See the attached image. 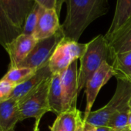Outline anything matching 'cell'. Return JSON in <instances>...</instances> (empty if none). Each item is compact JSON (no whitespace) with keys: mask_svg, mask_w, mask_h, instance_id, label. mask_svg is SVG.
<instances>
[{"mask_svg":"<svg viewBox=\"0 0 131 131\" xmlns=\"http://www.w3.org/2000/svg\"><path fill=\"white\" fill-rule=\"evenodd\" d=\"M63 39L62 29L54 36L37 42L29 56L18 67H26L34 70L44 67L49 63V59L58 43Z\"/></svg>","mask_w":131,"mask_h":131,"instance_id":"8992f818","label":"cell"},{"mask_svg":"<svg viewBox=\"0 0 131 131\" xmlns=\"http://www.w3.org/2000/svg\"><path fill=\"white\" fill-rule=\"evenodd\" d=\"M129 18H131V0H116L113 18L106 36L115 32Z\"/></svg>","mask_w":131,"mask_h":131,"instance_id":"ac0fdd59","label":"cell"},{"mask_svg":"<svg viewBox=\"0 0 131 131\" xmlns=\"http://www.w3.org/2000/svg\"><path fill=\"white\" fill-rule=\"evenodd\" d=\"M129 108H130V111H131V98L129 101Z\"/></svg>","mask_w":131,"mask_h":131,"instance_id":"f546056e","label":"cell"},{"mask_svg":"<svg viewBox=\"0 0 131 131\" xmlns=\"http://www.w3.org/2000/svg\"><path fill=\"white\" fill-rule=\"evenodd\" d=\"M60 30L59 12L56 9H47L43 8L32 36L39 41L51 37Z\"/></svg>","mask_w":131,"mask_h":131,"instance_id":"30bf717a","label":"cell"},{"mask_svg":"<svg viewBox=\"0 0 131 131\" xmlns=\"http://www.w3.org/2000/svg\"><path fill=\"white\" fill-rule=\"evenodd\" d=\"M113 77V69L108 62L102 64L100 69L88 80L85 86L86 107L83 115V122H86L89 115L92 112V107L101 88Z\"/></svg>","mask_w":131,"mask_h":131,"instance_id":"52a82bcc","label":"cell"},{"mask_svg":"<svg viewBox=\"0 0 131 131\" xmlns=\"http://www.w3.org/2000/svg\"><path fill=\"white\" fill-rule=\"evenodd\" d=\"M131 98V82L117 80L115 93L111 100L102 108L92 111L86 123L95 126H106L110 118L129 103Z\"/></svg>","mask_w":131,"mask_h":131,"instance_id":"3957f363","label":"cell"},{"mask_svg":"<svg viewBox=\"0 0 131 131\" xmlns=\"http://www.w3.org/2000/svg\"><path fill=\"white\" fill-rule=\"evenodd\" d=\"M37 42L33 36L23 33L13 39L6 49L9 56V69L18 67L32 52Z\"/></svg>","mask_w":131,"mask_h":131,"instance_id":"9c48e42d","label":"cell"},{"mask_svg":"<svg viewBox=\"0 0 131 131\" xmlns=\"http://www.w3.org/2000/svg\"><path fill=\"white\" fill-rule=\"evenodd\" d=\"M67 13L61 29L63 38L78 42L87 27L109 11L108 0H62Z\"/></svg>","mask_w":131,"mask_h":131,"instance_id":"6da1fadb","label":"cell"},{"mask_svg":"<svg viewBox=\"0 0 131 131\" xmlns=\"http://www.w3.org/2000/svg\"><path fill=\"white\" fill-rule=\"evenodd\" d=\"M62 90L63 109L62 112L77 108L79 94V72L77 60L60 73Z\"/></svg>","mask_w":131,"mask_h":131,"instance_id":"ba28073f","label":"cell"},{"mask_svg":"<svg viewBox=\"0 0 131 131\" xmlns=\"http://www.w3.org/2000/svg\"><path fill=\"white\" fill-rule=\"evenodd\" d=\"M49 130L50 131H66L64 129V128L62 127V126L58 117H56V119H55L52 126L49 127Z\"/></svg>","mask_w":131,"mask_h":131,"instance_id":"d4e9b609","label":"cell"},{"mask_svg":"<svg viewBox=\"0 0 131 131\" xmlns=\"http://www.w3.org/2000/svg\"><path fill=\"white\" fill-rule=\"evenodd\" d=\"M96 131H126V130H118L107 126H96Z\"/></svg>","mask_w":131,"mask_h":131,"instance_id":"4316f807","label":"cell"},{"mask_svg":"<svg viewBox=\"0 0 131 131\" xmlns=\"http://www.w3.org/2000/svg\"><path fill=\"white\" fill-rule=\"evenodd\" d=\"M86 43L70 40L63 38L52 52L49 67L52 74L61 73L76 60L80 59L85 52Z\"/></svg>","mask_w":131,"mask_h":131,"instance_id":"277c9868","label":"cell"},{"mask_svg":"<svg viewBox=\"0 0 131 131\" xmlns=\"http://www.w3.org/2000/svg\"><path fill=\"white\" fill-rule=\"evenodd\" d=\"M34 1L44 9H56L59 12L62 3V0H34Z\"/></svg>","mask_w":131,"mask_h":131,"instance_id":"cb8c5ba5","label":"cell"},{"mask_svg":"<svg viewBox=\"0 0 131 131\" xmlns=\"http://www.w3.org/2000/svg\"><path fill=\"white\" fill-rule=\"evenodd\" d=\"M0 131H3V129H2V128H1V126H0Z\"/></svg>","mask_w":131,"mask_h":131,"instance_id":"4dcf8cb0","label":"cell"},{"mask_svg":"<svg viewBox=\"0 0 131 131\" xmlns=\"http://www.w3.org/2000/svg\"><path fill=\"white\" fill-rule=\"evenodd\" d=\"M79 131H96V126L92 124H90L89 123L84 122L83 126Z\"/></svg>","mask_w":131,"mask_h":131,"instance_id":"484cf974","label":"cell"},{"mask_svg":"<svg viewBox=\"0 0 131 131\" xmlns=\"http://www.w3.org/2000/svg\"><path fill=\"white\" fill-rule=\"evenodd\" d=\"M52 75V73L50 71L48 63L37 70L36 73L27 80L16 86L10 96V99L19 103L27 96L35 91L46 79Z\"/></svg>","mask_w":131,"mask_h":131,"instance_id":"7c38bea8","label":"cell"},{"mask_svg":"<svg viewBox=\"0 0 131 131\" xmlns=\"http://www.w3.org/2000/svg\"><path fill=\"white\" fill-rule=\"evenodd\" d=\"M107 40L110 61L116 54L131 50V18H129L118 30L111 35L106 36Z\"/></svg>","mask_w":131,"mask_h":131,"instance_id":"4fadbf2b","label":"cell"},{"mask_svg":"<svg viewBox=\"0 0 131 131\" xmlns=\"http://www.w3.org/2000/svg\"><path fill=\"white\" fill-rule=\"evenodd\" d=\"M22 32L10 21L0 2V45L6 49L9 44Z\"/></svg>","mask_w":131,"mask_h":131,"instance_id":"e0dca14e","label":"cell"},{"mask_svg":"<svg viewBox=\"0 0 131 131\" xmlns=\"http://www.w3.org/2000/svg\"><path fill=\"white\" fill-rule=\"evenodd\" d=\"M35 73L36 70L26 67L12 68L9 69V70L6 73V75H4L2 80L10 83L16 86L27 80Z\"/></svg>","mask_w":131,"mask_h":131,"instance_id":"ffe728a7","label":"cell"},{"mask_svg":"<svg viewBox=\"0 0 131 131\" xmlns=\"http://www.w3.org/2000/svg\"><path fill=\"white\" fill-rule=\"evenodd\" d=\"M110 60V51L105 36L98 35L88 43L80 58L79 71V90L85 88L88 80L100 69L102 64Z\"/></svg>","mask_w":131,"mask_h":131,"instance_id":"7a4b0ae2","label":"cell"},{"mask_svg":"<svg viewBox=\"0 0 131 131\" xmlns=\"http://www.w3.org/2000/svg\"><path fill=\"white\" fill-rule=\"evenodd\" d=\"M20 121L19 103L9 99L0 103V126L3 131H10L15 129Z\"/></svg>","mask_w":131,"mask_h":131,"instance_id":"5bb4252c","label":"cell"},{"mask_svg":"<svg viewBox=\"0 0 131 131\" xmlns=\"http://www.w3.org/2000/svg\"><path fill=\"white\" fill-rule=\"evenodd\" d=\"M10 131H16V129H12V130H10Z\"/></svg>","mask_w":131,"mask_h":131,"instance_id":"1f68e13d","label":"cell"},{"mask_svg":"<svg viewBox=\"0 0 131 131\" xmlns=\"http://www.w3.org/2000/svg\"><path fill=\"white\" fill-rule=\"evenodd\" d=\"M42 9L43 8L40 6L39 4L35 3L32 10L30 11V13H29V15L27 16L26 19L22 33L26 34V35H30V36L33 35L35 29L36 28L40 14L42 11Z\"/></svg>","mask_w":131,"mask_h":131,"instance_id":"7402d4cb","label":"cell"},{"mask_svg":"<svg viewBox=\"0 0 131 131\" xmlns=\"http://www.w3.org/2000/svg\"><path fill=\"white\" fill-rule=\"evenodd\" d=\"M51 77L46 79L35 91L19 103L20 121L29 118L41 120L47 112H50L48 94Z\"/></svg>","mask_w":131,"mask_h":131,"instance_id":"5b68a950","label":"cell"},{"mask_svg":"<svg viewBox=\"0 0 131 131\" xmlns=\"http://www.w3.org/2000/svg\"><path fill=\"white\" fill-rule=\"evenodd\" d=\"M39 123H40V119L36 120L35 126H34V128H33L32 131H40L39 130Z\"/></svg>","mask_w":131,"mask_h":131,"instance_id":"83f0119b","label":"cell"},{"mask_svg":"<svg viewBox=\"0 0 131 131\" xmlns=\"http://www.w3.org/2000/svg\"><path fill=\"white\" fill-rule=\"evenodd\" d=\"M130 113L131 111L128 103L110 118L106 126L118 130L129 129L128 127V121Z\"/></svg>","mask_w":131,"mask_h":131,"instance_id":"44dd1931","label":"cell"},{"mask_svg":"<svg viewBox=\"0 0 131 131\" xmlns=\"http://www.w3.org/2000/svg\"><path fill=\"white\" fill-rule=\"evenodd\" d=\"M0 2L13 24L23 31L26 19L36 3L34 0H0Z\"/></svg>","mask_w":131,"mask_h":131,"instance_id":"8fae6325","label":"cell"},{"mask_svg":"<svg viewBox=\"0 0 131 131\" xmlns=\"http://www.w3.org/2000/svg\"><path fill=\"white\" fill-rule=\"evenodd\" d=\"M128 127L129 129H131V113H130V116H129V121H128Z\"/></svg>","mask_w":131,"mask_h":131,"instance_id":"f1b7e54d","label":"cell"},{"mask_svg":"<svg viewBox=\"0 0 131 131\" xmlns=\"http://www.w3.org/2000/svg\"><path fill=\"white\" fill-rule=\"evenodd\" d=\"M15 86L7 81L0 80V103L10 99Z\"/></svg>","mask_w":131,"mask_h":131,"instance_id":"603a6c76","label":"cell"},{"mask_svg":"<svg viewBox=\"0 0 131 131\" xmlns=\"http://www.w3.org/2000/svg\"><path fill=\"white\" fill-rule=\"evenodd\" d=\"M48 101L50 112L53 113L57 116H59L62 113L63 109L62 90L60 73H55L51 77Z\"/></svg>","mask_w":131,"mask_h":131,"instance_id":"9a60e30c","label":"cell"},{"mask_svg":"<svg viewBox=\"0 0 131 131\" xmlns=\"http://www.w3.org/2000/svg\"><path fill=\"white\" fill-rule=\"evenodd\" d=\"M110 62L116 80L131 82V50L115 55Z\"/></svg>","mask_w":131,"mask_h":131,"instance_id":"2e32d148","label":"cell"},{"mask_svg":"<svg viewBox=\"0 0 131 131\" xmlns=\"http://www.w3.org/2000/svg\"><path fill=\"white\" fill-rule=\"evenodd\" d=\"M57 117L66 131H79L84 123L81 113L77 108L64 111Z\"/></svg>","mask_w":131,"mask_h":131,"instance_id":"d6986e66","label":"cell"},{"mask_svg":"<svg viewBox=\"0 0 131 131\" xmlns=\"http://www.w3.org/2000/svg\"><path fill=\"white\" fill-rule=\"evenodd\" d=\"M126 131H131V129H128V130H126Z\"/></svg>","mask_w":131,"mask_h":131,"instance_id":"d6a6232c","label":"cell"}]
</instances>
